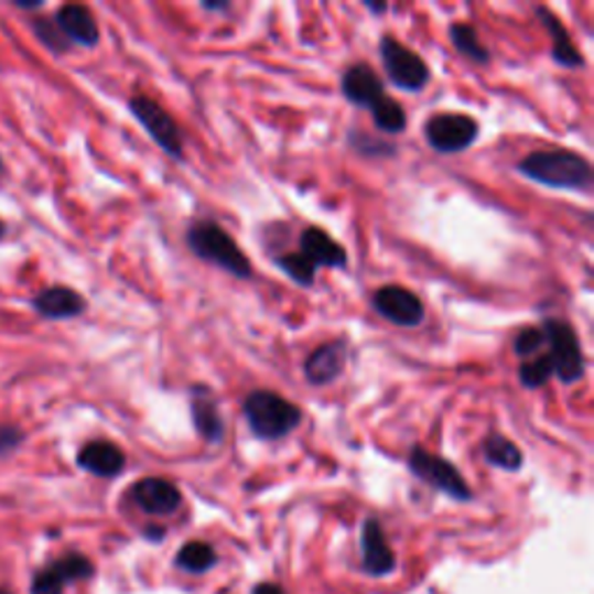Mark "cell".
<instances>
[{
	"instance_id": "cell-26",
	"label": "cell",
	"mask_w": 594,
	"mask_h": 594,
	"mask_svg": "<svg viewBox=\"0 0 594 594\" xmlns=\"http://www.w3.org/2000/svg\"><path fill=\"white\" fill-rule=\"evenodd\" d=\"M277 268L289 274L291 281H295L298 285H312L314 277H316V268L312 266L310 260H306L302 253H283L277 258Z\"/></svg>"
},
{
	"instance_id": "cell-2",
	"label": "cell",
	"mask_w": 594,
	"mask_h": 594,
	"mask_svg": "<svg viewBox=\"0 0 594 594\" xmlns=\"http://www.w3.org/2000/svg\"><path fill=\"white\" fill-rule=\"evenodd\" d=\"M241 411H245L251 432L262 442H279L302 423V409L272 390L249 392Z\"/></svg>"
},
{
	"instance_id": "cell-21",
	"label": "cell",
	"mask_w": 594,
	"mask_h": 594,
	"mask_svg": "<svg viewBox=\"0 0 594 594\" xmlns=\"http://www.w3.org/2000/svg\"><path fill=\"white\" fill-rule=\"evenodd\" d=\"M480 453L493 467H499L504 472H518L525 460L522 451L511 442V439L499 432H490L486 439H483Z\"/></svg>"
},
{
	"instance_id": "cell-9",
	"label": "cell",
	"mask_w": 594,
	"mask_h": 594,
	"mask_svg": "<svg viewBox=\"0 0 594 594\" xmlns=\"http://www.w3.org/2000/svg\"><path fill=\"white\" fill-rule=\"evenodd\" d=\"M379 316L400 327H418L425 321V304L413 291L402 285H384L371 298Z\"/></svg>"
},
{
	"instance_id": "cell-22",
	"label": "cell",
	"mask_w": 594,
	"mask_h": 594,
	"mask_svg": "<svg viewBox=\"0 0 594 594\" xmlns=\"http://www.w3.org/2000/svg\"><path fill=\"white\" fill-rule=\"evenodd\" d=\"M174 564L188 571V574H205V571H209L216 564V553L205 541H188L180 548Z\"/></svg>"
},
{
	"instance_id": "cell-8",
	"label": "cell",
	"mask_w": 594,
	"mask_h": 594,
	"mask_svg": "<svg viewBox=\"0 0 594 594\" xmlns=\"http://www.w3.org/2000/svg\"><path fill=\"white\" fill-rule=\"evenodd\" d=\"M476 119L457 112H442L428 119L425 140L436 153H460L478 140Z\"/></svg>"
},
{
	"instance_id": "cell-25",
	"label": "cell",
	"mask_w": 594,
	"mask_h": 594,
	"mask_svg": "<svg viewBox=\"0 0 594 594\" xmlns=\"http://www.w3.org/2000/svg\"><path fill=\"white\" fill-rule=\"evenodd\" d=\"M555 377V371H553V363H550V358L546 354L541 356H534L530 360H525L520 367H518V379L525 388H541L546 386L550 379Z\"/></svg>"
},
{
	"instance_id": "cell-5",
	"label": "cell",
	"mask_w": 594,
	"mask_h": 594,
	"mask_svg": "<svg viewBox=\"0 0 594 594\" xmlns=\"http://www.w3.org/2000/svg\"><path fill=\"white\" fill-rule=\"evenodd\" d=\"M409 469L415 478L425 480L434 490L444 493L457 501H469L472 490L460 469L442 455H434L423 446H413L409 453Z\"/></svg>"
},
{
	"instance_id": "cell-29",
	"label": "cell",
	"mask_w": 594,
	"mask_h": 594,
	"mask_svg": "<svg viewBox=\"0 0 594 594\" xmlns=\"http://www.w3.org/2000/svg\"><path fill=\"white\" fill-rule=\"evenodd\" d=\"M24 442V434L17 430L14 425H0V455H8L19 449V444Z\"/></svg>"
},
{
	"instance_id": "cell-11",
	"label": "cell",
	"mask_w": 594,
	"mask_h": 594,
	"mask_svg": "<svg viewBox=\"0 0 594 594\" xmlns=\"http://www.w3.org/2000/svg\"><path fill=\"white\" fill-rule=\"evenodd\" d=\"M348 339L339 337L333 342H325L318 348L312 350V356L304 363V377L312 386H327L335 379H339V374L346 367L348 360Z\"/></svg>"
},
{
	"instance_id": "cell-1",
	"label": "cell",
	"mask_w": 594,
	"mask_h": 594,
	"mask_svg": "<svg viewBox=\"0 0 594 594\" xmlns=\"http://www.w3.org/2000/svg\"><path fill=\"white\" fill-rule=\"evenodd\" d=\"M518 172L548 188L585 191L592 184V168L576 151L539 149L518 163Z\"/></svg>"
},
{
	"instance_id": "cell-18",
	"label": "cell",
	"mask_w": 594,
	"mask_h": 594,
	"mask_svg": "<svg viewBox=\"0 0 594 594\" xmlns=\"http://www.w3.org/2000/svg\"><path fill=\"white\" fill-rule=\"evenodd\" d=\"M33 306L40 316L50 321H68L86 310V300L68 285H52V289L37 293Z\"/></svg>"
},
{
	"instance_id": "cell-12",
	"label": "cell",
	"mask_w": 594,
	"mask_h": 594,
	"mask_svg": "<svg viewBox=\"0 0 594 594\" xmlns=\"http://www.w3.org/2000/svg\"><path fill=\"white\" fill-rule=\"evenodd\" d=\"M130 497L149 516H170L182 506V493L172 480L161 476H149L138 480Z\"/></svg>"
},
{
	"instance_id": "cell-7",
	"label": "cell",
	"mask_w": 594,
	"mask_h": 594,
	"mask_svg": "<svg viewBox=\"0 0 594 594\" xmlns=\"http://www.w3.org/2000/svg\"><path fill=\"white\" fill-rule=\"evenodd\" d=\"M128 107H130V115L140 121V126L147 130L149 138L156 142L168 156L177 161L184 159L182 130L163 105H159L156 100H151L147 96H136V98H130Z\"/></svg>"
},
{
	"instance_id": "cell-10",
	"label": "cell",
	"mask_w": 594,
	"mask_h": 594,
	"mask_svg": "<svg viewBox=\"0 0 594 594\" xmlns=\"http://www.w3.org/2000/svg\"><path fill=\"white\" fill-rule=\"evenodd\" d=\"M94 574V564L89 558L79 553L63 555L56 562L47 564L33 576L31 594H63L65 585L73 581L89 579Z\"/></svg>"
},
{
	"instance_id": "cell-28",
	"label": "cell",
	"mask_w": 594,
	"mask_h": 594,
	"mask_svg": "<svg viewBox=\"0 0 594 594\" xmlns=\"http://www.w3.org/2000/svg\"><path fill=\"white\" fill-rule=\"evenodd\" d=\"M33 31L37 33V37L45 42V45L56 52V54H63V52H68L73 45L68 40H65V35L58 31L56 26V21L54 19H35L33 21Z\"/></svg>"
},
{
	"instance_id": "cell-30",
	"label": "cell",
	"mask_w": 594,
	"mask_h": 594,
	"mask_svg": "<svg viewBox=\"0 0 594 594\" xmlns=\"http://www.w3.org/2000/svg\"><path fill=\"white\" fill-rule=\"evenodd\" d=\"M253 594H285L283 587L274 585V583H262V585H256Z\"/></svg>"
},
{
	"instance_id": "cell-13",
	"label": "cell",
	"mask_w": 594,
	"mask_h": 594,
	"mask_svg": "<svg viewBox=\"0 0 594 594\" xmlns=\"http://www.w3.org/2000/svg\"><path fill=\"white\" fill-rule=\"evenodd\" d=\"M342 94L350 105L365 107L369 112L386 98L381 77L367 63H354L346 68L342 77Z\"/></svg>"
},
{
	"instance_id": "cell-27",
	"label": "cell",
	"mask_w": 594,
	"mask_h": 594,
	"mask_svg": "<svg viewBox=\"0 0 594 594\" xmlns=\"http://www.w3.org/2000/svg\"><path fill=\"white\" fill-rule=\"evenodd\" d=\"M514 354L518 358L530 360L534 356L546 354V335L541 327H522L514 337Z\"/></svg>"
},
{
	"instance_id": "cell-6",
	"label": "cell",
	"mask_w": 594,
	"mask_h": 594,
	"mask_svg": "<svg viewBox=\"0 0 594 594\" xmlns=\"http://www.w3.org/2000/svg\"><path fill=\"white\" fill-rule=\"evenodd\" d=\"M379 50L384 71L398 89L409 94H418L425 89V84L430 82V68L413 50L402 45V42L392 35L381 37Z\"/></svg>"
},
{
	"instance_id": "cell-24",
	"label": "cell",
	"mask_w": 594,
	"mask_h": 594,
	"mask_svg": "<svg viewBox=\"0 0 594 594\" xmlns=\"http://www.w3.org/2000/svg\"><path fill=\"white\" fill-rule=\"evenodd\" d=\"M371 119H374V126L388 136H398L407 128V115L402 105L388 96L371 109Z\"/></svg>"
},
{
	"instance_id": "cell-16",
	"label": "cell",
	"mask_w": 594,
	"mask_h": 594,
	"mask_svg": "<svg viewBox=\"0 0 594 594\" xmlns=\"http://www.w3.org/2000/svg\"><path fill=\"white\" fill-rule=\"evenodd\" d=\"M300 253L318 268H346L348 256L337 239L321 228H306L300 237Z\"/></svg>"
},
{
	"instance_id": "cell-32",
	"label": "cell",
	"mask_w": 594,
	"mask_h": 594,
	"mask_svg": "<svg viewBox=\"0 0 594 594\" xmlns=\"http://www.w3.org/2000/svg\"><path fill=\"white\" fill-rule=\"evenodd\" d=\"M365 8L371 10L374 14H384V12H388V6H386V3H371V0H367Z\"/></svg>"
},
{
	"instance_id": "cell-31",
	"label": "cell",
	"mask_w": 594,
	"mask_h": 594,
	"mask_svg": "<svg viewBox=\"0 0 594 594\" xmlns=\"http://www.w3.org/2000/svg\"><path fill=\"white\" fill-rule=\"evenodd\" d=\"M228 8H230L228 3H209V0H205L203 3V10H209V12H224Z\"/></svg>"
},
{
	"instance_id": "cell-15",
	"label": "cell",
	"mask_w": 594,
	"mask_h": 594,
	"mask_svg": "<svg viewBox=\"0 0 594 594\" xmlns=\"http://www.w3.org/2000/svg\"><path fill=\"white\" fill-rule=\"evenodd\" d=\"M191 415H193V425L197 434H201L207 444L216 446L224 442V436H226L224 415L218 413L216 402L207 386H195L191 390Z\"/></svg>"
},
{
	"instance_id": "cell-35",
	"label": "cell",
	"mask_w": 594,
	"mask_h": 594,
	"mask_svg": "<svg viewBox=\"0 0 594 594\" xmlns=\"http://www.w3.org/2000/svg\"><path fill=\"white\" fill-rule=\"evenodd\" d=\"M0 594H8V592H6V590H0Z\"/></svg>"
},
{
	"instance_id": "cell-33",
	"label": "cell",
	"mask_w": 594,
	"mask_h": 594,
	"mask_svg": "<svg viewBox=\"0 0 594 594\" xmlns=\"http://www.w3.org/2000/svg\"><path fill=\"white\" fill-rule=\"evenodd\" d=\"M8 233V228H6V224L3 222H0V237H3Z\"/></svg>"
},
{
	"instance_id": "cell-3",
	"label": "cell",
	"mask_w": 594,
	"mask_h": 594,
	"mask_svg": "<svg viewBox=\"0 0 594 594\" xmlns=\"http://www.w3.org/2000/svg\"><path fill=\"white\" fill-rule=\"evenodd\" d=\"M188 249L205 262L226 270L235 279H249L253 274L249 256L237 247V241L214 222H197L186 233Z\"/></svg>"
},
{
	"instance_id": "cell-23",
	"label": "cell",
	"mask_w": 594,
	"mask_h": 594,
	"mask_svg": "<svg viewBox=\"0 0 594 594\" xmlns=\"http://www.w3.org/2000/svg\"><path fill=\"white\" fill-rule=\"evenodd\" d=\"M451 42H453V47L462 54V56H467L469 61L478 63V65H486L490 63V52L488 47L483 45L478 33L474 26L469 24H453L451 26Z\"/></svg>"
},
{
	"instance_id": "cell-4",
	"label": "cell",
	"mask_w": 594,
	"mask_h": 594,
	"mask_svg": "<svg viewBox=\"0 0 594 594\" xmlns=\"http://www.w3.org/2000/svg\"><path fill=\"white\" fill-rule=\"evenodd\" d=\"M541 330L546 335V356L553 363L555 377L562 384L581 381L585 374V356L576 330L560 318H546Z\"/></svg>"
},
{
	"instance_id": "cell-17",
	"label": "cell",
	"mask_w": 594,
	"mask_h": 594,
	"mask_svg": "<svg viewBox=\"0 0 594 594\" xmlns=\"http://www.w3.org/2000/svg\"><path fill=\"white\" fill-rule=\"evenodd\" d=\"M363 566L371 576H386L395 569V553L377 518H367L363 525Z\"/></svg>"
},
{
	"instance_id": "cell-20",
	"label": "cell",
	"mask_w": 594,
	"mask_h": 594,
	"mask_svg": "<svg viewBox=\"0 0 594 594\" xmlns=\"http://www.w3.org/2000/svg\"><path fill=\"white\" fill-rule=\"evenodd\" d=\"M537 14L541 17L543 26H546V31L550 35V45H553L550 54H553V61L558 65H562V68H583L585 61H583L581 52L576 50L574 42H571L562 21L553 12H548L546 8H539Z\"/></svg>"
},
{
	"instance_id": "cell-14",
	"label": "cell",
	"mask_w": 594,
	"mask_h": 594,
	"mask_svg": "<svg viewBox=\"0 0 594 594\" xmlns=\"http://www.w3.org/2000/svg\"><path fill=\"white\" fill-rule=\"evenodd\" d=\"M56 26L58 31L65 35V40L71 42V45H79V47H96L100 40V29L98 21L91 14L89 8L84 6H63L56 17Z\"/></svg>"
},
{
	"instance_id": "cell-19",
	"label": "cell",
	"mask_w": 594,
	"mask_h": 594,
	"mask_svg": "<svg viewBox=\"0 0 594 594\" xmlns=\"http://www.w3.org/2000/svg\"><path fill=\"white\" fill-rule=\"evenodd\" d=\"M77 465L94 476L115 478L126 467V455L112 442H91L79 451Z\"/></svg>"
},
{
	"instance_id": "cell-34",
	"label": "cell",
	"mask_w": 594,
	"mask_h": 594,
	"mask_svg": "<svg viewBox=\"0 0 594 594\" xmlns=\"http://www.w3.org/2000/svg\"><path fill=\"white\" fill-rule=\"evenodd\" d=\"M0 172H3V161H0Z\"/></svg>"
}]
</instances>
